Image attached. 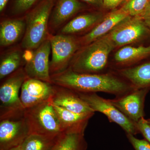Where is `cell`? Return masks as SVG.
<instances>
[{
	"label": "cell",
	"instance_id": "obj_1",
	"mask_svg": "<svg viewBox=\"0 0 150 150\" xmlns=\"http://www.w3.org/2000/svg\"><path fill=\"white\" fill-rule=\"evenodd\" d=\"M51 77L52 83L76 92H104L119 95L134 89L132 86L110 74H82L67 69Z\"/></svg>",
	"mask_w": 150,
	"mask_h": 150
},
{
	"label": "cell",
	"instance_id": "obj_2",
	"mask_svg": "<svg viewBox=\"0 0 150 150\" xmlns=\"http://www.w3.org/2000/svg\"><path fill=\"white\" fill-rule=\"evenodd\" d=\"M115 48L107 34L80 50L68 69L82 74H96L104 69L109 54Z\"/></svg>",
	"mask_w": 150,
	"mask_h": 150
},
{
	"label": "cell",
	"instance_id": "obj_3",
	"mask_svg": "<svg viewBox=\"0 0 150 150\" xmlns=\"http://www.w3.org/2000/svg\"><path fill=\"white\" fill-rule=\"evenodd\" d=\"M28 77L24 68H20L5 78L0 86V120L24 115L25 109L19 92Z\"/></svg>",
	"mask_w": 150,
	"mask_h": 150
},
{
	"label": "cell",
	"instance_id": "obj_4",
	"mask_svg": "<svg viewBox=\"0 0 150 150\" xmlns=\"http://www.w3.org/2000/svg\"><path fill=\"white\" fill-rule=\"evenodd\" d=\"M24 117L30 134L59 137L64 134L50 100L25 109Z\"/></svg>",
	"mask_w": 150,
	"mask_h": 150
},
{
	"label": "cell",
	"instance_id": "obj_5",
	"mask_svg": "<svg viewBox=\"0 0 150 150\" xmlns=\"http://www.w3.org/2000/svg\"><path fill=\"white\" fill-rule=\"evenodd\" d=\"M53 0H44L27 16L22 48L28 50L36 49L46 40L48 19Z\"/></svg>",
	"mask_w": 150,
	"mask_h": 150
},
{
	"label": "cell",
	"instance_id": "obj_6",
	"mask_svg": "<svg viewBox=\"0 0 150 150\" xmlns=\"http://www.w3.org/2000/svg\"><path fill=\"white\" fill-rule=\"evenodd\" d=\"M108 35L116 48L150 40V29L141 17L129 16L117 25Z\"/></svg>",
	"mask_w": 150,
	"mask_h": 150
},
{
	"label": "cell",
	"instance_id": "obj_7",
	"mask_svg": "<svg viewBox=\"0 0 150 150\" xmlns=\"http://www.w3.org/2000/svg\"><path fill=\"white\" fill-rule=\"evenodd\" d=\"M52 59L50 62L51 75L62 72L68 69L76 52L80 46L79 40L68 35L59 34L50 38Z\"/></svg>",
	"mask_w": 150,
	"mask_h": 150
},
{
	"label": "cell",
	"instance_id": "obj_8",
	"mask_svg": "<svg viewBox=\"0 0 150 150\" xmlns=\"http://www.w3.org/2000/svg\"><path fill=\"white\" fill-rule=\"evenodd\" d=\"M77 93L95 112L98 111L104 114L111 122L121 126L126 134L134 135L139 133L136 123L115 107L110 100L100 97L95 93Z\"/></svg>",
	"mask_w": 150,
	"mask_h": 150
},
{
	"label": "cell",
	"instance_id": "obj_9",
	"mask_svg": "<svg viewBox=\"0 0 150 150\" xmlns=\"http://www.w3.org/2000/svg\"><path fill=\"white\" fill-rule=\"evenodd\" d=\"M30 134L24 115L0 121V150H9L20 146Z\"/></svg>",
	"mask_w": 150,
	"mask_h": 150
},
{
	"label": "cell",
	"instance_id": "obj_10",
	"mask_svg": "<svg viewBox=\"0 0 150 150\" xmlns=\"http://www.w3.org/2000/svg\"><path fill=\"white\" fill-rule=\"evenodd\" d=\"M51 50L50 39H46L35 49L24 68L28 78L52 83L50 72L49 55Z\"/></svg>",
	"mask_w": 150,
	"mask_h": 150
},
{
	"label": "cell",
	"instance_id": "obj_11",
	"mask_svg": "<svg viewBox=\"0 0 150 150\" xmlns=\"http://www.w3.org/2000/svg\"><path fill=\"white\" fill-rule=\"evenodd\" d=\"M21 101L25 109L50 100L54 93V84L27 77L21 88Z\"/></svg>",
	"mask_w": 150,
	"mask_h": 150
},
{
	"label": "cell",
	"instance_id": "obj_12",
	"mask_svg": "<svg viewBox=\"0 0 150 150\" xmlns=\"http://www.w3.org/2000/svg\"><path fill=\"white\" fill-rule=\"evenodd\" d=\"M150 90V88L134 89L131 92L110 101L128 118L136 123L144 117L145 98Z\"/></svg>",
	"mask_w": 150,
	"mask_h": 150
},
{
	"label": "cell",
	"instance_id": "obj_13",
	"mask_svg": "<svg viewBox=\"0 0 150 150\" xmlns=\"http://www.w3.org/2000/svg\"><path fill=\"white\" fill-rule=\"evenodd\" d=\"M52 104L77 113H93L95 111L72 90L54 84Z\"/></svg>",
	"mask_w": 150,
	"mask_h": 150
},
{
	"label": "cell",
	"instance_id": "obj_14",
	"mask_svg": "<svg viewBox=\"0 0 150 150\" xmlns=\"http://www.w3.org/2000/svg\"><path fill=\"white\" fill-rule=\"evenodd\" d=\"M129 16V15L121 8L108 14L90 32L81 38L79 40L81 45H87L107 35Z\"/></svg>",
	"mask_w": 150,
	"mask_h": 150
},
{
	"label": "cell",
	"instance_id": "obj_15",
	"mask_svg": "<svg viewBox=\"0 0 150 150\" xmlns=\"http://www.w3.org/2000/svg\"><path fill=\"white\" fill-rule=\"evenodd\" d=\"M64 133H83L89 119L93 113H77L54 105Z\"/></svg>",
	"mask_w": 150,
	"mask_h": 150
},
{
	"label": "cell",
	"instance_id": "obj_16",
	"mask_svg": "<svg viewBox=\"0 0 150 150\" xmlns=\"http://www.w3.org/2000/svg\"><path fill=\"white\" fill-rule=\"evenodd\" d=\"M25 22L19 19H8L0 25V45L6 47L15 43L24 33Z\"/></svg>",
	"mask_w": 150,
	"mask_h": 150
},
{
	"label": "cell",
	"instance_id": "obj_17",
	"mask_svg": "<svg viewBox=\"0 0 150 150\" xmlns=\"http://www.w3.org/2000/svg\"><path fill=\"white\" fill-rule=\"evenodd\" d=\"M119 73L129 81L134 88H150V61L123 69Z\"/></svg>",
	"mask_w": 150,
	"mask_h": 150
},
{
	"label": "cell",
	"instance_id": "obj_18",
	"mask_svg": "<svg viewBox=\"0 0 150 150\" xmlns=\"http://www.w3.org/2000/svg\"><path fill=\"white\" fill-rule=\"evenodd\" d=\"M78 0H59L52 15L51 24L58 27L83 8Z\"/></svg>",
	"mask_w": 150,
	"mask_h": 150
},
{
	"label": "cell",
	"instance_id": "obj_19",
	"mask_svg": "<svg viewBox=\"0 0 150 150\" xmlns=\"http://www.w3.org/2000/svg\"><path fill=\"white\" fill-rule=\"evenodd\" d=\"M150 57V44L147 46H125L114 55V60L120 64H127Z\"/></svg>",
	"mask_w": 150,
	"mask_h": 150
},
{
	"label": "cell",
	"instance_id": "obj_20",
	"mask_svg": "<svg viewBox=\"0 0 150 150\" xmlns=\"http://www.w3.org/2000/svg\"><path fill=\"white\" fill-rule=\"evenodd\" d=\"M101 13H92L82 15L69 22L63 28L61 32L65 35L81 32L98 24L104 18Z\"/></svg>",
	"mask_w": 150,
	"mask_h": 150
},
{
	"label": "cell",
	"instance_id": "obj_21",
	"mask_svg": "<svg viewBox=\"0 0 150 150\" xmlns=\"http://www.w3.org/2000/svg\"><path fill=\"white\" fill-rule=\"evenodd\" d=\"M62 135L50 137L40 134H29L21 145V150H51Z\"/></svg>",
	"mask_w": 150,
	"mask_h": 150
},
{
	"label": "cell",
	"instance_id": "obj_22",
	"mask_svg": "<svg viewBox=\"0 0 150 150\" xmlns=\"http://www.w3.org/2000/svg\"><path fill=\"white\" fill-rule=\"evenodd\" d=\"M86 148L83 133H64L51 150H86Z\"/></svg>",
	"mask_w": 150,
	"mask_h": 150
},
{
	"label": "cell",
	"instance_id": "obj_23",
	"mask_svg": "<svg viewBox=\"0 0 150 150\" xmlns=\"http://www.w3.org/2000/svg\"><path fill=\"white\" fill-rule=\"evenodd\" d=\"M22 60L21 52L18 50L11 51L6 54L1 60L0 79H4L19 69Z\"/></svg>",
	"mask_w": 150,
	"mask_h": 150
},
{
	"label": "cell",
	"instance_id": "obj_24",
	"mask_svg": "<svg viewBox=\"0 0 150 150\" xmlns=\"http://www.w3.org/2000/svg\"><path fill=\"white\" fill-rule=\"evenodd\" d=\"M150 5V0H126L121 9L131 17H141Z\"/></svg>",
	"mask_w": 150,
	"mask_h": 150
},
{
	"label": "cell",
	"instance_id": "obj_25",
	"mask_svg": "<svg viewBox=\"0 0 150 150\" xmlns=\"http://www.w3.org/2000/svg\"><path fill=\"white\" fill-rule=\"evenodd\" d=\"M127 137L135 150H150V144L147 140L139 139L131 134H127Z\"/></svg>",
	"mask_w": 150,
	"mask_h": 150
},
{
	"label": "cell",
	"instance_id": "obj_26",
	"mask_svg": "<svg viewBox=\"0 0 150 150\" xmlns=\"http://www.w3.org/2000/svg\"><path fill=\"white\" fill-rule=\"evenodd\" d=\"M37 0H16L13 6L14 13H23L28 10Z\"/></svg>",
	"mask_w": 150,
	"mask_h": 150
},
{
	"label": "cell",
	"instance_id": "obj_27",
	"mask_svg": "<svg viewBox=\"0 0 150 150\" xmlns=\"http://www.w3.org/2000/svg\"><path fill=\"white\" fill-rule=\"evenodd\" d=\"M136 125L139 133L150 144V125L147 120L143 117L136 123Z\"/></svg>",
	"mask_w": 150,
	"mask_h": 150
},
{
	"label": "cell",
	"instance_id": "obj_28",
	"mask_svg": "<svg viewBox=\"0 0 150 150\" xmlns=\"http://www.w3.org/2000/svg\"><path fill=\"white\" fill-rule=\"evenodd\" d=\"M126 0H103V6L107 9L116 8L121 3Z\"/></svg>",
	"mask_w": 150,
	"mask_h": 150
},
{
	"label": "cell",
	"instance_id": "obj_29",
	"mask_svg": "<svg viewBox=\"0 0 150 150\" xmlns=\"http://www.w3.org/2000/svg\"><path fill=\"white\" fill-rule=\"evenodd\" d=\"M141 17L143 19L145 24L150 29V5Z\"/></svg>",
	"mask_w": 150,
	"mask_h": 150
},
{
	"label": "cell",
	"instance_id": "obj_30",
	"mask_svg": "<svg viewBox=\"0 0 150 150\" xmlns=\"http://www.w3.org/2000/svg\"><path fill=\"white\" fill-rule=\"evenodd\" d=\"M82 1L92 5L98 6H103V0H82Z\"/></svg>",
	"mask_w": 150,
	"mask_h": 150
},
{
	"label": "cell",
	"instance_id": "obj_31",
	"mask_svg": "<svg viewBox=\"0 0 150 150\" xmlns=\"http://www.w3.org/2000/svg\"><path fill=\"white\" fill-rule=\"evenodd\" d=\"M8 1L9 0H0V11H2Z\"/></svg>",
	"mask_w": 150,
	"mask_h": 150
},
{
	"label": "cell",
	"instance_id": "obj_32",
	"mask_svg": "<svg viewBox=\"0 0 150 150\" xmlns=\"http://www.w3.org/2000/svg\"><path fill=\"white\" fill-rule=\"evenodd\" d=\"M9 150H22L21 146H17L16 147L13 148V149H11Z\"/></svg>",
	"mask_w": 150,
	"mask_h": 150
},
{
	"label": "cell",
	"instance_id": "obj_33",
	"mask_svg": "<svg viewBox=\"0 0 150 150\" xmlns=\"http://www.w3.org/2000/svg\"><path fill=\"white\" fill-rule=\"evenodd\" d=\"M147 121L148 123H149V124L150 125V119H147Z\"/></svg>",
	"mask_w": 150,
	"mask_h": 150
}]
</instances>
